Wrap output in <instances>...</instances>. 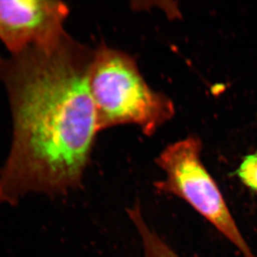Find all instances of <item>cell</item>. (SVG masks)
I'll use <instances>...</instances> for the list:
<instances>
[{
    "label": "cell",
    "instance_id": "3",
    "mask_svg": "<svg viewBox=\"0 0 257 257\" xmlns=\"http://www.w3.org/2000/svg\"><path fill=\"white\" fill-rule=\"evenodd\" d=\"M201 142L194 136L168 146L157 158L165 172L154 183L160 193H169L189 203L222 233L243 257H257L238 229L216 182L201 160Z\"/></svg>",
    "mask_w": 257,
    "mask_h": 257
},
{
    "label": "cell",
    "instance_id": "6",
    "mask_svg": "<svg viewBox=\"0 0 257 257\" xmlns=\"http://www.w3.org/2000/svg\"><path fill=\"white\" fill-rule=\"evenodd\" d=\"M236 174L246 187L257 193V152L243 159Z\"/></svg>",
    "mask_w": 257,
    "mask_h": 257
},
{
    "label": "cell",
    "instance_id": "1",
    "mask_svg": "<svg viewBox=\"0 0 257 257\" xmlns=\"http://www.w3.org/2000/svg\"><path fill=\"white\" fill-rule=\"evenodd\" d=\"M93 50L66 34L50 49L29 48L0 62L12 113L0 203L30 193L59 197L82 187L98 133L88 87Z\"/></svg>",
    "mask_w": 257,
    "mask_h": 257
},
{
    "label": "cell",
    "instance_id": "2",
    "mask_svg": "<svg viewBox=\"0 0 257 257\" xmlns=\"http://www.w3.org/2000/svg\"><path fill=\"white\" fill-rule=\"evenodd\" d=\"M88 87L98 132L135 124L151 135L173 114L170 100L151 89L134 58L118 49L93 50Z\"/></svg>",
    "mask_w": 257,
    "mask_h": 257
},
{
    "label": "cell",
    "instance_id": "7",
    "mask_svg": "<svg viewBox=\"0 0 257 257\" xmlns=\"http://www.w3.org/2000/svg\"><path fill=\"white\" fill-rule=\"evenodd\" d=\"M1 59H2V58H1V57H0V61H1Z\"/></svg>",
    "mask_w": 257,
    "mask_h": 257
},
{
    "label": "cell",
    "instance_id": "5",
    "mask_svg": "<svg viewBox=\"0 0 257 257\" xmlns=\"http://www.w3.org/2000/svg\"><path fill=\"white\" fill-rule=\"evenodd\" d=\"M126 213L141 237L143 257H180L148 225L139 201L126 208Z\"/></svg>",
    "mask_w": 257,
    "mask_h": 257
},
{
    "label": "cell",
    "instance_id": "4",
    "mask_svg": "<svg viewBox=\"0 0 257 257\" xmlns=\"http://www.w3.org/2000/svg\"><path fill=\"white\" fill-rule=\"evenodd\" d=\"M68 14L60 1L0 0V41L12 55L29 48H55L67 34Z\"/></svg>",
    "mask_w": 257,
    "mask_h": 257
}]
</instances>
